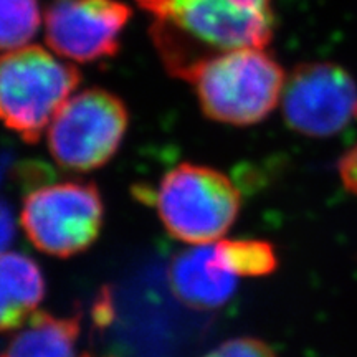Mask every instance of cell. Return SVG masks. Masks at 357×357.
Returning a JSON list of instances; mask_svg holds the SVG:
<instances>
[{
	"label": "cell",
	"instance_id": "cell-13",
	"mask_svg": "<svg viewBox=\"0 0 357 357\" xmlns=\"http://www.w3.org/2000/svg\"><path fill=\"white\" fill-rule=\"evenodd\" d=\"M40 22L37 0H0V52L26 47L37 35Z\"/></svg>",
	"mask_w": 357,
	"mask_h": 357
},
{
	"label": "cell",
	"instance_id": "cell-10",
	"mask_svg": "<svg viewBox=\"0 0 357 357\" xmlns=\"http://www.w3.org/2000/svg\"><path fill=\"white\" fill-rule=\"evenodd\" d=\"M45 278L37 261L22 253L0 255V333L15 331L43 301Z\"/></svg>",
	"mask_w": 357,
	"mask_h": 357
},
{
	"label": "cell",
	"instance_id": "cell-17",
	"mask_svg": "<svg viewBox=\"0 0 357 357\" xmlns=\"http://www.w3.org/2000/svg\"><path fill=\"white\" fill-rule=\"evenodd\" d=\"M12 164H13V160H12L10 155L0 154V185H2L3 178H6L8 171L12 169Z\"/></svg>",
	"mask_w": 357,
	"mask_h": 357
},
{
	"label": "cell",
	"instance_id": "cell-16",
	"mask_svg": "<svg viewBox=\"0 0 357 357\" xmlns=\"http://www.w3.org/2000/svg\"><path fill=\"white\" fill-rule=\"evenodd\" d=\"M339 174L347 190L357 195V146L347 151L339 162Z\"/></svg>",
	"mask_w": 357,
	"mask_h": 357
},
{
	"label": "cell",
	"instance_id": "cell-4",
	"mask_svg": "<svg viewBox=\"0 0 357 357\" xmlns=\"http://www.w3.org/2000/svg\"><path fill=\"white\" fill-rule=\"evenodd\" d=\"M154 202L160 222L174 238L205 245L231 229L242 197L225 174L184 162L162 177Z\"/></svg>",
	"mask_w": 357,
	"mask_h": 357
},
{
	"label": "cell",
	"instance_id": "cell-5",
	"mask_svg": "<svg viewBox=\"0 0 357 357\" xmlns=\"http://www.w3.org/2000/svg\"><path fill=\"white\" fill-rule=\"evenodd\" d=\"M129 114L121 98L102 88L70 96L48 126L47 144L58 166L89 172L108 164L128 131Z\"/></svg>",
	"mask_w": 357,
	"mask_h": 357
},
{
	"label": "cell",
	"instance_id": "cell-9",
	"mask_svg": "<svg viewBox=\"0 0 357 357\" xmlns=\"http://www.w3.org/2000/svg\"><path fill=\"white\" fill-rule=\"evenodd\" d=\"M172 291L187 306L197 310H215L230 301L238 278L215 261L212 243L194 245L171 263Z\"/></svg>",
	"mask_w": 357,
	"mask_h": 357
},
{
	"label": "cell",
	"instance_id": "cell-1",
	"mask_svg": "<svg viewBox=\"0 0 357 357\" xmlns=\"http://www.w3.org/2000/svg\"><path fill=\"white\" fill-rule=\"evenodd\" d=\"M153 17L151 37L174 78L200 61L238 48H265L273 37L271 0H137Z\"/></svg>",
	"mask_w": 357,
	"mask_h": 357
},
{
	"label": "cell",
	"instance_id": "cell-2",
	"mask_svg": "<svg viewBox=\"0 0 357 357\" xmlns=\"http://www.w3.org/2000/svg\"><path fill=\"white\" fill-rule=\"evenodd\" d=\"M202 113L231 126L260 123L283 95L284 71L263 48L215 53L195 66L187 78Z\"/></svg>",
	"mask_w": 357,
	"mask_h": 357
},
{
	"label": "cell",
	"instance_id": "cell-12",
	"mask_svg": "<svg viewBox=\"0 0 357 357\" xmlns=\"http://www.w3.org/2000/svg\"><path fill=\"white\" fill-rule=\"evenodd\" d=\"M213 248L215 261L236 278L270 275L278 265L273 247L263 240H222Z\"/></svg>",
	"mask_w": 357,
	"mask_h": 357
},
{
	"label": "cell",
	"instance_id": "cell-6",
	"mask_svg": "<svg viewBox=\"0 0 357 357\" xmlns=\"http://www.w3.org/2000/svg\"><path fill=\"white\" fill-rule=\"evenodd\" d=\"M105 205L93 182L68 181L29 192L20 212L22 229L40 252L70 258L100 236Z\"/></svg>",
	"mask_w": 357,
	"mask_h": 357
},
{
	"label": "cell",
	"instance_id": "cell-7",
	"mask_svg": "<svg viewBox=\"0 0 357 357\" xmlns=\"http://www.w3.org/2000/svg\"><path fill=\"white\" fill-rule=\"evenodd\" d=\"M283 116L293 131L334 136L357 121V84L333 63L298 66L283 89Z\"/></svg>",
	"mask_w": 357,
	"mask_h": 357
},
{
	"label": "cell",
	"instance_id": "cell-8",
	"mask_svg": "<svg viewBox=\"0 0 357 357\" xmlns=\"http://www.w3.org/2000/svg\"><path fill=\"white\" fill-rule=\"evenodd\" d=\"M131 15L119 0H53L45 13V38L53 52L79 63L111 58Z\"/></svg>",
	"mask_w": 357,
	"mask_h": 357
},
{
	"label": "cell",
	"instance_id": "cell-3",
	"mask_svg": "<svg viewBox=\"0 0 357 357\" xmlns=\"http://www.w3.org/2000/svg\"><path fill=\"white\" fill-rule=\"evenodd\" d=\"M82 83L75 65L38 45L0 55V123L35 144Z\"/></svg>",
	"mask_w": 357,
	"mask_h": 357
},
{
	"label": "cell",
	"instance_id": "cell-11",
	"mask_svg": "<svg viewBox=\"0 0 357 357\" xmlns=\"http://www.w3.org/2000/svg\"><path fill=\"white\" fill-rule=\"evenodd\" d=\"M78 336V316L60 318L37 311L0 357H75Z\"/></svg>",
	"mask_w": 357,
	"mask_h": 357
},
{
	"label": "cell",
	"instance_id": "cell-15",
	"mask_svg": "<svg viewBox=\"0 0 357 357\" xmlns=\"http://www.w3.org/2000/svg\"><path fill=\"white\" fill-rule=\"evenodd\" d=\"M15 217H13L12 207L6 200H0V255L7 252L10 243L15 238Z\"/></svg>",
	"mask_w": 357,
	"mask_h": 357
},
{
	"label": "cell",
	"instance_id": "cell-18",
	"mask_svg": "<svg viewBox=\"0 0 357 357\" xmlns=\"http://www.w3.org/2000/svg\"><path fill=\"white\" fill-rule=\"evenodd\" d=\"M83 357H89V356H83Z\"/></svg>",
	"mask_w": 357,
	"mask_h": 357
},
{
	"label": "cell",
	"instance_id": "cell-14",
	"mask_svg": "<svg viewBox=\"0 0 357 357\" xmlns=\"http://www.w3.org/2000/svg\"><path fill=\"white\" fill-rule=\"evenodd\" d=\"M204 357H278L266 342L255 337H236L223 342Z\"/></svg>",
	"mask_w": 357,
	"mask_h": 357
}]
</instances>
